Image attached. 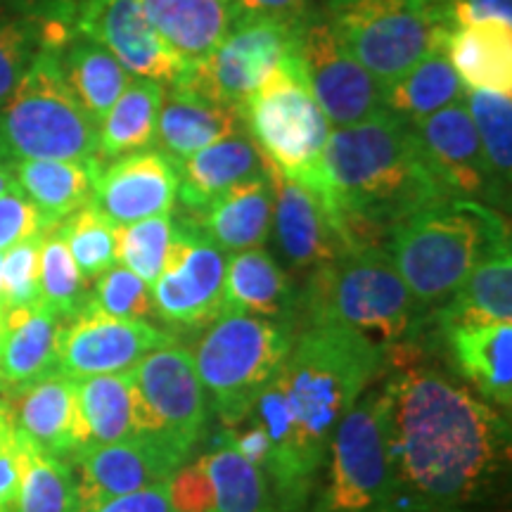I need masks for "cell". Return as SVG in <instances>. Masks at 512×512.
Here are the masks:
<instances>
[{"label":"cell","mask_w":512,"mask_h":512,"mask_svg":"<svg viewBox=\"0 0 512 512\" xmlns=\"http://www.w3.org/2000/svg\"><path fill=\"white\" fill-rule=\"evenodd\" d=\"M389 512H467L510 460V422L439 366L425 347L399 351L380 377Z\"/></svg>","instance_id":"1"},{"label":"cell","mask_w":512,"mask_h":512,"mask_svg":"<svg viewBox=\"0 0 512 512\" xmlns=\"http://www.w3.org/2000/svg\"><path fill=\"white\" fill-rule=\"evenodd\" d=\"M306 185L335 211L349 249L384 247L396 223L453 197L415 126L387 110L330 131Z\"/></svg>","instance_id":"2"},{"label":"cell","mask_w":512,"mask_h":512,"mask_svg":"<svg viewBox=\"0 0 512 512\" xmlns=\"http://www.w3.org/2000/svg\"><path fill=\"white\" fill-rule=\"evenodd\" d=\"M387 373V349L339 325H309L294 337L278 370L294 465L311 496L339 422L356 401Z\"/></svg>","instance_id":"3"},{"label":"cell","mask_w":512,"mask_h":512,"mask_svg":"<svg viewBox=\"0 0 512 512\" xmlns=\"http://www.w3.org/2000/svg\"><path fill=\"white\" fill-rule=\"evenodd\" d=\"M309 325H339L384 349L425 347L432 316L408 292L387 249L358 247L306 275L299 330Z\"/></svg>","instance_id":"4"},{"label":"cell","mask_w":512,"mask_h":512,"mask_svg":"<svg viewBox=\"0 0 512 512\" xmlns=\"http://www.w3.org/2000/svg\"><path fill=\"white\" fill-rule=\"evenodd\" d=\"M505 247L510 228L501 211L460 197L406 216L384 240L408 292L430 316L484 259Z\"/></svg>","instance_id":"5"},{"label":"cell","mask_w":512,"mask_h":512,"mask_svg":"<svg viewBox=\"0 0 512 512\" xmlns=\"http://www.w3.org/2000/svg\"><path fill=\"white\" fill-rule=\"evenodd\" d=\"M0 157L98 159V124L69 91L57 48H43L0 102Z\"/></svg>","instance_id":"6"},{"label":"cell","mask_w":512,"mask_h":512,"mask_svg":"<svg viewBox=\"0 0 512 512\" xmlns=\"http://www.w3.org/2000/svg\"><path fill=\"white\" fill-rule=\"evenodd\" d=\"M297 330L292 325L223 311L197 344V375L211 413L223 427L247 418L256 396L283 368Z\"/></svg>","instance_id":"7"},{"label":"cell","mask_w":512,"mask_h":512,"mask_svg":"<svg viewBox=\"0 0 512 512\" xmlns=\"http://www.w3.org/2000/svg\"><path fill=\"white\" fill-rule=\"evenodd\" d=\"M247 136L278 174L309 183L330 138V121L304 79L297 48L242 107Z\"/></svg>","instance_id":"8"},{"label":"cell","mask_w":512,"mask_h":512,"mask_svg":"<svg viewBox=\"0 0 512 512\" xmlns=\"http://www.w3.org/2000/svg\"><path fill=\"white\" fill-rule=\"evenodd\" d=\"M318 8L382 86L406 74L451 27L425 0H320Z\"/></svg>","instance_id":"9"},{"label":"cell","mask_w":512,"mask_h":512,"mask_svg":"<svg viewBox=\"0 0 512 512\" xmlns=\"http://www.w3.org/2000/svg\"><path fill=\"white\" fill-rule=\"evenodd\" d=\"M131 375L136 437L152 441L176 460L192 458L207 430V394L192 351L171 342L147 354Z\"/></svg>","instance_id":"10"},{"label":"cell","mask_w":512,"mask_h":512,"mask_svg":"<svg viewBox=\"0 0 512 512\" xmlns=\"http://www.w3.org/2000/svg\"><path fill=\"white\" fill-rule=\"evenodd\" d=\"M325 463L328 470L309 512H389V465L377 387H370L339 422Z\"/></svg>","instance_id":"11"},{"label":"cell","mask_w":512,"mask_h":512,"mask_svg":"<svg viewBox=\"0 0 512 512\" xmlns=\"http://www.w3.org/2000/svg\"><path fill=\"white\" fill-rule=\"evenodd\" d=\"M171 242L162 273L152 285L159 323L176 330H204L221 316L228 254L211 242L195 219L171 211Z\"/></svg>","instance_id":"12"},{"label":"cell","mask_w":512,"mask_h":512,"mask_svg":"<svg viewBox=\"0 0 512 512\" xmlns=\"http://www.w3.org/2000/svg\"><path fill=\"white\" fill-rule=\"evenodd\" d=\"M297 57L330 126H351L384 112V86L344 48L318 3L297 27Z\"/></svg>","instance_id":"13"},{"label":"cell","mask_w":512,"mask_h":512,"mask_svg":"<svg viewBox=\"0 0 512 512\" xmlns=\"http://www.w3.org/2000/svg\"><path fill=\"white\" fill-rule=\"evenodd\" d=\"M297 27L254 22L228 29L207 60L192 64L174 83L242 114L256 88L297 48Z\"/></svg>","instance_id":"14"},{"label":"cell","mask_w":512,"mask_h":512,"mask_svg":"<svg viewBox=\"0 0 512 512\" xmlns=\"http://www.w3.org/2000/svg\"><path fill=\"white\" fill-rule=\"evenodd\" d=\"M176 339L174 332L157 323L110 316L88 302L76 316L62 320L57 370L72 380L128 373L147 354Z\"/></svg>","instance_id":"15"},{"label":"cell","mask_w":512,"mask_h":512,"mask_svg":"<svg viewBox=\"0 0 512 512\" xmlns=\"http://www.w3.org/2000/svg\"><path fill=\"white\" fill-rule=\"evenodd\" d=\"M268 166V164H266ZM273 181L271 233L278 264L290 275H309L349 252L335 211L309 185L268 166Z\"/></svg>","instance_id":"16"},{"label":"cell","mask_w":512,"mask_h":512,"mask_svg":"<svg viewBox=\"0 0 512 512\" xmlns=\"http://www.w3.org/2000/svg\"><path fill=\"white\" fill-rule=\"evenodd\" d=\"M72 29L117 57L133 79L171 86L185 64L162 41L140 0H81L72 12Z\"/></svg>","instance_id":"17"},{"label":"cell","mask_w":512,"mask_h":512,"mask_svg":"<svg viewBox=\"0 0 512 512\" xmlns=\"http://www.w3.org/2000/svg\"><path fill=\"white\" fill-rule=\"evenodd\" d=\"M425 145L427 157L453 197L472 200L486 207H508L510 192L496 183L486 164L477 128L472 124L465 98L430 117L411 121Z\"/></svg>","instance_id":"18"},{"label":"cell","mask_w":512,"mask_h":512,"mask_svg":"<svg viewBox=\"0 0 512 512\" xmlns=\"http://www.w3.org/2000/svg\"><path fill=\"white\" fill-rule=\"evenodd\" d=\"M69 465L74 472V512H83L117 496L164 484L183 463L152 441L136 437L83 448Z\"/></svg>","instance_id":"19"},{"label":"cell","mask_w":512,"mask_h":512,"mask_svg":"<svg viewBox=\"0 0 512 512\" xmlns=\"http://www.w3.org/2000/svg\"><path fill=\"white\" fill-rule=\"evenodd\" d=\"M178 171L162 152H131L102 164L95 178L93 204L114 226H128L176 209Z\"/></svg>","instance_id":"20"},{"label":"cell","mask_w":512,"mask_h":512,"mask_svg":"<svg viewBox=\"0 0 512 512\" xmlns=\"http://www.w3.org/2000/svg\"><path fill=\"white\" fill-rule=\"evenodd\" d=\"M19 432L38 448L60 460H72L91 446L86 420L81 415L76 380L60 370L31 384L27 392L10 401Z\"/></svg>","instance_id":"21"},{"label":"cell","mask_w":512,"mask_h":512,"mask_svg":"<svg viewBox=\"0 0 512 512\" xmlns=\"http://www.w3.org/2000/svg\"><path fill=\"white\" fill-rule=\"evenodd\" d=\"M223 311L285 323L299 332V287L264 247L228 254Z\"/></svg>","instance_id":"22"},{"label":"cell","mask_w":512,"mask_h":512,"mask_svg":"<svg viewBox=\"0 0 512 512\" xmlns=\"http://www.w3.org/2000/svg\"><path fill=\"white\" fill-rule=\"evenodd\" d=\"M242 128L245 124L238 110L171 83L164 86L152 150L178 164Z\"/></svg>","instance_id":"23"},{"label":"cell","mask_w":512,"mask_h":512,"mask_svg":"<svg viewBox=\"0 0 512 512\" xmlns=\"http://www.w3.org/2000/svg\"><path fill=\"white\" fill-rule=\"evenodd\" d=\"M266 162L259 155L247 131L219 140L176 164L178 171V211L185 216H200L223 192L266 174Z\"/></svg>","instance_id":"24"},{"label":"cell","mask_w":512,"mask_h":512,"mask_svg":"<svg viewBox=\"0 0 512 512\" xmlns=\"http://www.w3.org/2000/svg\"><path fill=\"white\" fill-rule=\"evenodd\" d=\"M60 325L62 320L43 304L5 311L0 337V396L5 401L57 370Z\"/></svg>","instance_id":"25"},{"label":"cell","mask_w":512,"mask_h":512,"mask_svg":"<svg viewBox=\"0 0 512 512\" xmlns=\"http://www.w3.org/2000/svg\"><path fill=\"white\" fill-rule=\"evenodd\" d=\"M72 31L69 10L41 0H0V102L43 48H60Z\"/></svg>","instance_id":"26"},{"label":"cell","mask_w":512,"mask_h":512,"mask_svg":"<svg viewBox=\"0 0 512 512\" xmlns=\"http://www.w3.org/2000/svg\"><path fill=\"white\" fill-rule=\"evenodd\" d=\"M451 366L467 387L498 411L512 406V323L439 332Z\"/></svg>","instance_id":"27"},{"label":"cell","mask_w":512,"mask_h":512,"mask_svg":"<svg viewBox=\"0 0 512 512\" xmlns=\"http://www.w3.org/2000/svg\"><path fill=\"white\" fill-rule=\"evenodd\" d=\"M273 216V181L271 171L238 183L223 192L200 216L197 226L221 252L238 254L245 249L264 247L271 238ZM192 219V216H190Z\"/></svg>","instance_id":"28"},{"label":"cell","mask_w":512,"mask_h":512,"mask_svg":"<svg viewBox=\"0 0 512 512\" xmlns=\"http://www.w3.org/2000/svg\"><path fill=\"white\" fill-rule=\"evenodd\" d=\"M512 318V254L510 247L491 254L467 275L453 297L434 311L432 328H486Z\"/></svg>","instance_id":"29"},{"label":"cell","mask_w":512,"mask_h":512,"mask_svg":"<svg viewBox=\"0 0 512 512\" xmlns=\"http://www.w3.org/2000/svg\"><path fill=\"white\" fill-rule=\"evenodd\" d=\"M17 188L50 223H60L93 202L100 159H19L12 162Z\"/></svg>","instance_id":"30"},{"label":"cell","mask_w":512,"mask_h":512,"mask_svg":"<svg viewBox=\"0 0 512 512\" xmlns=\"http://www.w3.org/2000/svg\"><path fill=\"white\" fill-rule=\"evenodd\" d=\"M147 19L185 69L200 64L228 34L223 0H140Z\"/></svg>","instance_id":"31"},{"label":"cell","mask_w":512,"mask_h":512,"mask_svg":"<svg viewBox=\"0 0 512 512\" xmlns=\"http://www.w3.org/2000/svg\"><path fill=\"white\" fill-rule=\"evenodd\" d=\"M399 79L384 86V110L406 121H418L465 98V86L446 53L448 31Z\"/></svg>","instance_id":"32"},{"label":"cell","mask_w":512,"mask_h":512,"mask_svg":"<svg viewBox=\"0 0 512 512\" xmlns=\"http://www.w3.org/2000/svg\"><path fill=\"white\" fill-rule=\"evenodd\" d=\"M446 53L467 91H512V27L498 22L453 27Z\"/></svg>","instance_id":"33"},{"label":"cell","mask_w":512,"mask_h":512,"mask_svg":"<svg viewBox=\"0 0 512 512\" xmlns=\"http://www.w3.org/2000/svg\"><path fill=\"white\" fill-rule=\"evenodd\" d=\"M57 60L69 91L95 124H100L133 79L117 57L76 31L57 48Z\"/></svg>","instance_id":"34"},{"label":"cell","mask_w":512,"mask_h":512,"mask_svg":"<svg viewBox=\"0 0 512 512\" xmlns=\"http://www.w3.org/2000/svg\"><path fill=\"white\" fill-rule=\"evenodd\" d=\"M162 98V83L131 79L98 124V159L102 164L152 147Z\"/></svg>","instance_id":"35"},{"label":"cell","mask_w":512,"mask_h":512,"mask_svg":"<svg viewBox=\"0 0 512 512\" xmlns=\"http://www.w3.org/2000/svg\"><path fill=\"white\" fill-rule=\"evenodd\" d=\"M200 458L214 484L219 512H275L264 470L242 458L233 446L216 437Z\"/></svg>","instance_id":"36"},{"label":"cell","mask_w":512,"mask_h":512,"mask_svg":"<svg viewBox=\"0 0 512 512\" xmlns=\"http://www.w3.org/2000/svg\"><path fill=\"white\" fill-rule=\"evenodd\" d=\"M15 512H74L72 465L38 448L24 432H19Z\"/></svg>","instance_id":"37"},{"label":"cell","mask_w":512,"mask_h":512,"mask_svg":"<svg viewBox=\"0 0 512 512\" xmlns=\"http://www.w3.org/2000/svg\"><path fill=\"white\" fill-rule=\"evenodd\" d=\"M76 396H79L91 446L136 439L131 411V375L117 373L76 380Z\"/></svg>","instance_id":"38"},{"label":"cell","mask_w":512,"mask_h":512,"mask_svg":"<svg viewBox=\"0 0 512 512\" xmlns=\"http://www.w3.org/2000/svg\"><path fill=\"white\" fill-rule=\"evenodd\" d=\"M38 292H41V304L48 306L60 320L76 316L91 297V285L76 268L67 242L62 240L57 226L50 228L41 238Z\"/></svg>","instance_id":"39"},{"label":"cell","mask_w":512,"mask_h":512,"mask_svg":"<svg viewBox=\"0 0 512 512\" xmlns=\"http://www.w3.org/2000/svg\"><path fill=\"white\" fill-rule=\"evenodd\" d=\"M465 107L477 128L486 164L496 183L510 192L512 176V95L494 91H467Z\"/></svg>","instance_id":"40"},{"label":"cell","mask_w":512,"mask_h":512,"mask_svg":"<svg viewBox=\"0 0 512 512\" xmlns=\"http://www.w3.org/2000/svg\"><path fill=\"white\" fill-rule=\"evenodd\" d=\"M57 230L88 283L117 266V226L93 202L57 223Z\"/></svg>","instance_id":"41"},{"label":"cell","mask_w":512,"mask_h":512,"mask_svg":"<svg viewBox=\"0 0 512 512\" xmlns=\"http://www.w3.org/2000/svg\"><path fill=\"white\" fill-rule=\"evenodd\" d=\"M171 228H174L171 214L117 226V264L136 273L143 283L152 287L164 268Z\"/></svg>","instance_id":"42"},{"label":"cell","mask_w":512,"mask_h":512,"mask_svg":"<svg viewBox=\"0 0 512 512\" xmlns=\"http://www.w3.org/2000/svg\"><path fill=\"white\" fill-rule=\"evenodd\" d=\"M88 302L117 318L147 320V323L157 320L152 287L119 264L93 280Z\"/></svg>","instance_id":"43"},{"label":"cell","mask_w":512,"mask_h":512,"mask_svg":"<svg viewBox=\"0 0 512 512\" xmlns=\"http://www.w3.org/2000/svg\"><path fill=\"white\" fill-rule=\"evenodd\" d=\"M43 235L19 242L3 254V311L31 309V306L41 304L38 254H41Z\"/></svg>","instance_id":"44"},{"label":"cell","mask_w":512,"mask_h":512,"mask_svg":"<svg viewBox=\"0 0 512 512\" xmlns=\"http://www.w3.org/2000/svg\"><path fill=\"white\" fill-rule=\"evenodd\" d=\"M53 226L55 223H50L38 211L36 204L17 188V183L0 195V254H5L19 242L48 233Z\"/></svg>","instance_id":"45"},{"label":"cell","mask_w":512,"mask_h":512,"mask_svg":"<svg viewBox=\"0 0 512 512\" xmlns=\"http://www.w3.org/2000/svg\"><path fill=\"white\" fill-rule=\"evenodd\" d=\"M166 498L171 512H219L214 484L202 458H190L166 479Z\"/></svg>","instance_id":"46"},{"label":"cell","mask_w":512,"mask_h":512,"mask_svg":"<svg viewBox=\"0 0 512 512\" xmlns=\"http://www.w3.org/2000/svg\"><path fill=\"white\" fill-rule=\"evenodd\" d=\"M313 0H226L228 29L254 22H278L297 27L309 15Z\"/></svg>","instance_id":"47"},{"label":"cell","mask_w":512,"mask_h":512,"mask_svg":"<svg viewBox=\"0 0 512 512\" xmlns=\"http://www.w3.org/2000/svg\"><path fill=\"white\" fill-rule=\"evenodd\" d=\"M19 491V430L10 401L0 396V512H15Z\"/></svg>","instance_id":"48"},{"label":"cell","mask_w":512,"mask_h":512,"mask_svg":"<svg viewBox=\"0 0 512 512\" xmlns=\"http://www.w3.org/2000/svg\"><path fill=\"white\" fill-rule=\"evenodd\" d=\"M441 19L451 27H475L486 22L512 27V0H453L441 8Z\"/></svg>","instance_id":"49"},{"label":"cell","mask_w":512,"mask_h":512,"mask_svg":"<svg viewBox=\"0 0 512 512\" xmlns=\"http://www.w3.org/2000/svg\"><path fill=\"white\" fill-rule=\"evenodd\" d=\"M83 512H171L166 498V482L133 491V494L117 496L112 501L98 503Z\"/></svg>","instance_id":"50"},{"label":"cell","mask_w":512,"mask_h":512,"mask_svg":"<svg viewBox=\"0 0 512 512\" xmlns=\"http://www.w3.org/2000/svg\"><path fill=\"white\" fill-rule=\"evenodd\" d=\"M15 185V169H12L10 159H0V195Z\"/></svg>","instance_id":"51"},{"label":"cell","mask_w":512,"mask_h":512,"mask_svg":"<svg viewBox=\"0 0 512 512\" xmlns=\"http://www.w3.org/2000/svg\"><path fill=\"white\" fill-rule=\"evenodd\" d=\"M427 5H430V8H434V10H441V8H446L448 3H453V0H425Z\"/></svg>","instance_id":"52"},{"label":"cell","mask_w":512,"mask_h":512,"mask_svg":"<svg viewBox=\"0 0 512 512\" xmlns=\"http://www.w3.org/2000/svg\"><path fill=\"white\" fill-rule=\"evenodd\" d=\"M0 309H3V254H0Z\"/></svg>","instance_id":"53"},{"label":"cell","mask_w":512,"mask_h":512,"mask_svg":"<svg viewBox=\"0 0 512 512\" xmlns=\"http://www.w3.org/2000/svg\"><path fill=\"white\" fill-rule=\"evenodd\" d=\"M3 320H5V311L0 309V337H3Z\"/></svg>","instance_id":"54"},{"label":"cell","mask_w":512,"mask_h":512,"mask_svg":"<svg viewBox=\"0 0 512 512\" xmlns=\"http://www.w3.org/2000/svg\"><path fill=\"white\" fill-rule=\"evenodd\" d=\"M223 3H226V0H223Z\"/></svg>","instance_id":"55"},{"label":"cell","mask_w":512,"mask_h":512,"mask_svg":"<svg viewBox=\"0 0 512 512\" xmlns=\"http://www.w3.org/2000/svg\"><path fill=\"white\" fill-rule=\"evenodd\" d=\"M0 159H3V157H0Z\"/></svg>","instance_id":"56"}]
</instances>
